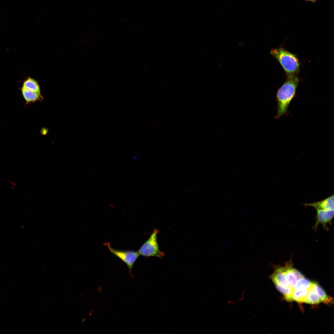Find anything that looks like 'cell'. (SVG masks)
Segmentation results:
<instances>
[{"label": "cell", "instance_id": "277c9868", "mask_svg": "<svg viewBox=\"0 0 334 334\" xmlns=\"http://www.w3.org/2000/svg\"><path fill=\"white\" fill-rule=\"evenodd\" d=\"M107 246L110 252L114 255L119 258L127 266L129 275L132 277L131 271L133 266L139 255L138 251L132 250H122L113 248L109 242L104 243Z\"/></svg>", "mask_w": 334, "mask_h": 334}, {"label": "cell", "instance_id": "5bb4252c", "mask_svg": "<svg viewBox=\"0 0 334 334\" xmlns=\"http://www.w3.org/2000/svg\"><path fill=\"white\" fill-rule=\"evenodd\" d=\"M308 289L294 290L292 294L293 300L299 302H304Z\"/></svg>", "mask_w": 334, "mask_h": 334}, {"label": "cell", "instance_id": "8992f818", "mask_svg": "<svg viewBox=\"0 0 334 334\" xmlns=\"http://www.w3.org/2000/svg\"><path fill=\"white\" fill-rule=\"evenodd\" d=\"M274 268L273 273L269 276L274 284L284 288L290 286L285 277L284 266L279 265Z\"/></svg>", "mask_w": 334, "mask_h": 334}, {"label": "cell", "instance_id": "9a60e30c", "mask_svg": "<svg viewBox=\"0 0 334 334\" xmlns=\"http://www.w3.org/2000/svg\"><path fill=\"white\" fill-rule=\"evenodd\" d=\"M313 282L309 280L305 277L298 280L297 281L294 290L308 289L312 285Z\"/></svg>", "mask_w": 334, "mask_h": 334}, {"label": "cell", "instance_id": "6da1fadb", "mask_svg": "<svg viewBox=\"0 0 334 334\" xmlns=\"http://www.w3.org/2000/svg\"><path fill=\"white\" fill-rule=\"evenodd\" d=\"M299 82L297 76L288 77L279 88L276 95L277 110L276 118H280L287 113L288 108L294 97Z\"/></svg>", "mask_w": 334, "mask_h": 334}, {"label": "cell", "instance_id": "4fadbf2b", "mask_svg": "<svg viewBox=\"0 0 334 334\" xmlns=\"http://www.w3.org/2000/svg\"><path fill=\"white\" fill-rule=\"evenodd\" d=\"M274 285L277 290L283 295L285 300L289 302L293 301L292 294L294 290V289L290 286L284 288L277 284Z\"/></svg>", "mask_w": 334, "mask_h": 334}, {"label": "cell", "instance_id": "7a4b0ae2", "mask_svg": "<svg viewBox=\"0 0 334 334\" xmlns=\"http://www.w3.org/2000/svg\"><path fill=\"white\" fill-rule=\"evenodd\" d=\"M270 53L281 65L287 77L297 76L299 72L300 63L296 55L282 47L272 49Z\"/></svg>", "mask_w": 334, "mask_h": 334}, {"label": "cell", "instance_id": "2e32d148", "mask_svg": "<svg viewBox=\"0 0 334 334\" xmlns=\"http://www.w3.org/2000/svg\"><path fill=\"white\" fill-rule=\"evenodd\" d=\"M293 272L297 281L298 280L304 277L303 275L301 272L293 267Z\"/></svg>", "mask_w": 334, "mask_h": 334}, {"label": "cell", "instance_id": "7c38bea8", "mask_svg": "<svg viewBox=\"0 0 334 334\" xmlns=\"http://www.w3.org/2000/svg\"><path fill=\"white\" fill-rule=\"evenodd\" d=\"M321 302L320 298L314 290L312 286L308 289L307 294L304 302L311 304H316Z\"/></svg>", "mask_w": 334, "mask_h": 334}, {"label": "cell", "instance_id": "9c48e42d", "mask_svg": "<svg viewBox=\"0 0 334 334\" xmlns=\"http://www.w3.org/2000/svg\"><path fill=\"white\" fill-rule=\"evenodd\" d=\"M284 268L287 280L289 286L294 289L297 280L293 272V266L292 260L285 263Z\"/></svg>", "mask_w": 334, "mask_h": 334}, {"label": "cell", "instance_id": "ba28073f", "mask_svg": "<svg viewBox=\"0 0 334 334\" xmlns=\"http://www.w3.org/2000/svg\"><path fill=\"white\" fill-rule=\"evenodd\" d=\"M20 90L23 97L27 104L41 101L43 99L41 93L29 90L22 87Z\"/></svg>", "mask_w": 334, "mask_h": 334}, {"label": "cell", "instance_id": "5b68a950", "mask_svg": "<svg viewBox=\"0 0 334 334\" xmlns=\"http://www.w3.org/2000/svg\"><path fill=\"white\" fill-rule=\"evenodd\" d=\"M316 210V222L314 229H316L319 225H322L324 229L328 230L327 224H331V221L334 217V210L319 209Z\"/></svg>", "mask_w": 334, "mask_h": 334}, {"label": "cell", "instance_id": "8fae6325", "mask_svg": "<svg viewBox=\"0 0 334 334\" xmlns=\"http://www.w3.org/2000/svg\"><path fill=\"white\" fill-rule=\"evenodd\" d=\"M22 87L29 90L41 93L40 85L35 79L28 77L23 82Z\"/></svg>", "mask_w": 334, "mask_h": 334}, {"label": "cell", "instance_id": "52a82bcc", "mask_svg": "<svg viewBox=\"0 0 334 334\" xmlns=\"http://www.w3.org/2000/svg\"><path fill=\"white\" fill-rule=\"evenodd\" d=\"M334 195L326 198L325 199L312 203H306L305 206H311L314 207L316 210L323 209L325 210H334Z\"/></svg>", "mask_w": 334, "mask_h": 334}, {"label": "cell", "instance_id": "e0dca14e", "mask_svg": "<svg viewBox=\"0 0 334 334\" xmlns=\"http://www.w3.org/2000/svg\"><path fill=\"white\" fill-rule=\"evenodd\" d=\"M306 2H310L313 3H315L317 2L318 0H303Z\"/></svg>", "mask_w": 334, "mask_h": 334}, {"label": "cell", "instance_id": "30bf717a", "mask_svg": "<svg viewBox=\"0 0 334 334\" xmlns=\"http://www.w3.org/2000/svg\"><path fill=\"white\" fill-rule=\"evenodd\" d=\"M312 287L316 293L319 297L322 302L327 304L333 302V299L326 293L323 289L317 283L313 282Z\"/></svg>", "mask_w": 334, "mask_h": 334}, {"label": "cell", "instance_id": "3957f363", "mask_svg": "<svg viewBox=\"0 0 334 334\" xmlns=\"http://www.w3.org/2000/svg\"><path fill=\"white\" fill-rule=\"evenodd\" d=\"M159 231L155 229L149 238L140 247L138 252L139 255L145 257L156 256L161 258L165 254L160 250L157 239Z\"/></svg>", "mask_w": 334, "mask_h": 334}]
</instances>
